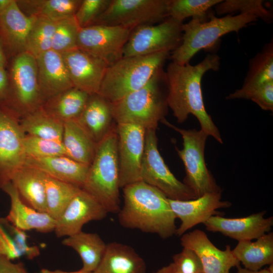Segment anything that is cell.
Returning <instances> with one entry per match:
<instances>
[{
  "instance_id": "cell-37",
  "label": "cell",
  "mask_w": 273,
  "mask_h": 273,
  "mask_svg": "<svg viewBox=\"0 0 273 273\" xmlns=\"http://www.w3.org/2000/svg\"><path fill=\"white\" fill-rule=\"evenodd\" d=\"M214 8L218 15L239 12L241 14L254 15L266 23H271L272 20V14L264 7L262 0L222 1Z\"/></svg>"
},
{
  "instance_id": "cell-38",
  "label": "cell",
  "mask_w": 273,
  "mask_h": 273,
  "mask_svg": "<svg viewBox=\"0 0 273 273\" xmlns=\"http://www.w3.org/2000/svg\"><path fill=\"white\" fill-rule=\"evenodd\" d=\"M79 29L74 17L56 22L52 50L62 54L76 48Z\"/></svg>"
},
{
  "instance_id": "cell-30",
  "label": "cell",
  "mask_w": 273,
  "mask_h": 273,
  "mask_svg": "<svg viewBox=\"0 0 273 273\" xmlns=\"http://www.w3.org/2000/svg\"><path fill=\"white\" fill-rule=\"evenodd\" d=\"M62 243L78 253L82 262L80 269L88 272H93L96 269L107 248V244L98 234L82 231L66 237Z\"/></svg>"
},
{
  "instance_id": "cell-26",
  "label": "cell",
  "mask_w": 273,
  "mask_h": 273,
  "mask_svg": "<svg viewBox=\"0 0 273 273\" xmlns=\"http://www.w3.org/2000/svg\"><path fill=\"white\" fill-rule=\"evenodd\" d=\"M45 175L38 169L24 165L11 179L22 200L42 212H46Z\"/></svg>"
},
{
  "instance_id": "cell-17",
  "label": "cell",
  "mask_w": 273,
  "mask_h": 273,
  "mask_svg": "<svg viewBox=\"0 0 273 273\" xmlns=\"http://www.w3.org/2000/svg\"><path fill=\"white\" fill-rule=\"evenodd\" d=\"M168 200L173 213L181 221L176 232L179 236L198 224L204 223L211 216L220 215L217 209L231 206L230 202L221 200V192L207 193L189 200Z\"/></svg>"
},
{
  "instance_id": "cell-13",
  "label": "cell",
  "mask_w": 273,
  "mask_h": 273,
  "mask_svg": "<svg viewBox=\"0 0 273 273\" xmlns=\"http://www.w3.org/2000/svg\"><path fill=\"white\" fill-rule=\"evenodd\" d=\"M132 30L121 26L92 25L80 28L77 48L95 55L109 66L123 57Z\"/></svg>"
},
{
  "instance_id": "cell-51",
  "label": "cell",
  "mask_w": 273,
  "mask_h": 273,
  "mask_svg": "<svg viewBox=\"0 0 273 273\" xmlns=\"http://www.w3.org/2000/svg\"><path fill=\"white\" fill-rule=\"evenodd\" d=\"M14 0H0V15L13 3Z\"/></svg>"
},
{
  "instance_id": "cell-33",
  "label": "cell",
  "mask_w": 273,
  "mask_h": 273,
  "mask_svg": "<svg viewBox=\"0 0 273 273\" xmlns=\"http://www.w3.org/2000/svg\"><path fill=\"white\" fill-rule=\"evenodd\" d=\"M44 181L46 213L56 220L81 188L47 174L45 175Z\"/></svg>"
},
{
  "instance_id": "cell-24",
  "label": "cell",
  "mask_w": 273,
  "mask_h": 273,
  "mask_svg": "<svg viewBox=\"0 0 273 273\" xmlns=\"http://www.w3.org/2000/svg\"><path fill=\"white\" fill-rule=\"evenodd\" d=\"M113 120L111 103L95 94L89 95L83 111L75 120L98 144L113 127Z\"/></svg>"
},
{
  "instance_id": "cell-12",
  "label": "cell",
  "mask_w": 273,
  "mask_h": 273,
  "mask_svg": "<svg viewBox=\"0 0 273 273\" xmlns=\"http://www.w3.org/2000/svg\"><path fill=\"white\" fill-rule=\"evenodd\" d=\"M25 134L19 116L6 105L0 104V189L11 182L15 173L25 165Z\"/></svg>"
},
{
  "instance_id": "cell-18",
  "label": "cell",
  "mask_w": 273,
  "mask_h": 273,
  "mask_svg": "<svg viewBox=\"0 0 273 273\" xmlns=\"http://www.w3.org/2000/svg\"><path fill=\"white\" fill-rule=\"evenodd\" d=\"M183 248L194 251L202 263L203 273H230L231 269L240 265L230 245L224 250L217 248L209 239L205 233L195 230L181 236Z\"/></svg>"
},
{
  "instance_id": "cell-11",
  "label": "cell",
  "mask_w": 273,
  "mask_h": 273,
  "mask_svg": "<svg viewBox=\"0 0 273 273\" xmlns=\"http://www.w3.org/2000/svg\"><path fill=\"white\" fill-rule=\"evenodd\" d=\"M183 23L168 17L162 22L133 29L124 47L123 57L171 53L181 42Z\"/></svg>"
},
{
  "instance_id": "cell-41",
  "label": "cell",
  "mask_w": 273,
  "mask_h": 273,
  "mask_svg": "<svg viewBox=\"0 0 273 273\" xmlns=\"http://www.w3.org/2000/svg\"><path fill=\"white\" fill-rule=\"evenodd\" d=\"M111 0H82L74 18L80 28L91 25L108 7Z\"/></svg>"
},
{
  "instance_id": "cell-22",
  "label": "cell",
  "mask_w": 273,
  "mask_h": 273,
  "mask_svg": "<svg viewBox=\"0 0 273 273\" xmlns=\"http://www.w3.org/2000/svg\"><path fill=\"white\" fill-rule=\"evenodd\" d=\"M35 17L25 15L16 0L0 15V37L6 53L12 58L26 52L27 38Z\"/></svg>"
},
{
  "instance_id": "cell-7",
  "label": "cell",
  "mask_w": 273,
  "mask_h": 273,
  "mask_svg": "<svg viewBox=\"0 0 273 273\" xmlns=\"http://www.w3.org/2000/svg\"><path fill=\"white\" fill-rule=\"evenodd\" d=\"M160 122L178 132L183 138V149L176 148V150L185 168L183 183L196 198L209 193L221 192L205 163L204 150L208 134L201 129L180 128L165 118Z\"/></svg>"
},
{
  "instance_id": "cell-40",
  "label": "cell",
  "mask_w": 273,
  "mask_h": 273,
  "mask_svg": "<svg viewBox=\"0 0 273 273\" xmlns=\"http://www.w3.org/2000/svg\"><path fill=\"white\" fill-rule=\"evenodd\" d=\"M226 99H243L255 102L265 111H273V80L265 82L254 87L236 90L229 94Z\"/></svg>"
},
{
  "instance_id": "cell-39",
  "label": "cell",
  "mask_w": 273,
  "mask_h": 273,
  "mask_svg": "<svg viewBox=\"0 0 273 273\" xmlns=\"http://www.w3.org/2000/svg\"><path fill=\"white\" fill-rule=\"evenodd\" d=\"M23 147L26 157L45 158L66 155L65 148L61 142L42 139L26 134Z\"/></svg>"
},
{
  "instance_id": "cell-34",
  "label": "cell",
  "mask_w": 273,
  "mask_h": 273,
  "mask_svg": "<svg viewBox=\"0 0 273 273\" xmlns=\"http://www.w3.org/2000/svg\"><path fill=\"white\" fill-rule=\"evenodd\" d=\"M273 80V41L266 43L249 62L241 89H246Z\"/></svg>"
},
{
  "instance_id": "cell-28",
  "label": "cell",
  "mask_w": 273,
  "mask_h": 273,
  "mask_svg": "<svg viewBox=\"0 0 273 273\" xmlns=\"http://www.w3.org/2000/svg\"><path fill=\"white\" fill-rule=\"evenodd\" d=\"M62 143L67 156L86 165H90L98 144L75 120L64 123Z\"/></svg>"
},
{
  "instance_id": "cell-10",
  "label": "cell",
  "mask_w": 273,
  "mask_h": 273,
  "mask_svg": "<svg viewBox=\"0 0 273 273\" xmlns=\"http://www.w3.org/2000/svg\"><path fill=\"white\" fill-rule=\"evenodd\" d=\"M169 0H111L91 25L118 26L133 30L155 24L168 17Z\"/></svg>"
},
{
  "instance_id": "cell-2",
  "label": "cell",
  "mask_w": 273,
  "mask_h": 273,
  "mask_svg": "<svg viewBox=\"0 0 273 273\" xmlns=\"http://www.w3.org/2000/svg\"><path fill=\"white\" fill-rule=\"evenodd\" d=\"M123 205L118 214L124 228L167 239L176 234V218L168 198L160 191L139 181L123 188Z\"/></svg>"
},
{
  "instance_id": "cell-21",
  "label": "cell",
  "mask_w": 273,
  "mask_h": 273,
  "mask_svg": "<svg viewBox=\"0 0 273 273\" xmlns=\"http://www.w3.org/2000/svg\"><path fill=\"white\" fill-rule=\"evenodd\" d=\"M1 189L9 196L11 201L9 212L4 218L7 222L24 231L35 230L43 233L54 231L56 220L47 213L36 210L25 204L11 182Z\"/></svg>"
},
{
  "instance_id": "cell-44",
  "label": "cell",
  "mask_w": 273,
  "mask_h": 273,
  "mask_svg": "<svg viewBox=\"0 0 273 273\" xmlns=\"http://www.w3.org/2000/svg\"><path fill=\"white\" fill-rule=\"evenodd\" d=\"M6 256L11 260L22 256L12 237L0 223V256Z\"/></svg>"
},
{
  "instance_id": "cell-48",
  "label": "cell",
  "mask_w": 273,
  "mask_h": 273,
  "mask_svg": "<svg viewBox=\"0 0 273 273\" xmlns=\"http://www.w3.org/2000/svg\"><path fill=\"white\" fill-rule=\"evenodd\" d=\"M153 273H180L173 262L162 267Z\"/></svg>"
},
{
  "instance_id": "cell-3",
  "label": "cell",
  "mask_w": 273,
  "mask_h": 273,
  "mask_svg": "<svg viewBox=\"0 0 273 273\" xmlns=\"http://www.w3.org/2000/svg\"><path fill=\"white\" fill-rule=\"evenodd\" d=\"M118 135L113 126L97 144L81 189L94 197L108 213H118L120 209Z\"/></svg>"
},
{
  "instance_id": "cell-43",
  "label": "cell",
  "mask_w": 273,
  "mask_h": 273,
  "mask_svg": "<svg viewBox=\"0 0 273 273\" xmlns=\"http://www.w3.org/2000/svg\"><path fill=\"white\" fill-rule=\"evenodd\" d=\"M0 223L7 230L17 247L27 258L32 259L39 254V250L36 246H30L27 243V237L25 231L20 230L7 222L4 218H0Z\"/></svg>"
},
{
  "instance_id": "cell-16",
  "label": "cell",
  "mask_w": 273,
  "mask_h": 273,
  "mask_svg": "<svg viewBox=\"0 0 273 273\" xmlns=\"http://www.w3.org/2000/svg\"><path fill=\"white\" fill-rule=\"evenodd\" d=\"M107 213L94 197L81 189L56 220L54 231L58 238L68 237L82 231L83 225L90 221L103 219Z\"/></svg>"
},
{
  "instance_id": "cell-27",
  "label": "cell",
  "mask_w": 273,
  "mask_h": 273,
  "mask_svg": "<svg viewBox=\"0 0 273 273\" xmlns=\"http://www.w3.org/2000/svg\"><path fill=\"white\" fill-rule=\"evenodd\" d=\"M232 252L244 267L257 271L273 264V233H267L255 241H239Z\"/></svg>"
},
{
  "instance_id": "cell-15",
  "label": "cell",
  "mask_w": 273,
  "mask_h": 273,
  "mask_svg": "<svg viewBox=\"0 0 273 273\" xmlns=\"http://www.w3.org/2000/svg\"><path fill=\"white\" fill-rule=\"evenodd\" d=\"M61 54L74 87L89 95L98 94L108 64L78 48Z\"/></svg>"
},
{
  "instance_id": "cell-6",
  "label": "cell",
  "mask_w": 273,
  "mask_h": 273,
  "mask_svg": "<svg viewBox=\"0 0 273 273\" xmlns=\"http://www.w3.org/2000/svg\"><path fill=\"white\" fill-rule=\"evenodd\" d=\"M164 78L162 68L146 85L111 103L113 119L117 124H132L146 130H156L158 123L164 118L168 106L160 87Z\"/></svg>"
},
{
  "instance_id": "cell-46",
  "label": "cell",
  "mask_w": 273,
  "mask_h": 273,
  "mask_svg": "<svg viewBox=\"0 0 273 273\" xmlns=\"http://www.w3.org/2000/svg\"><path fill=\"white\" fill-rule=\"evenodd\" d=\"M9 92V76L5 68L0 67V104H6Z\"/></svg>"
},
{
  "instance_id": "cell-5",
  "label": "cell",
  "mask_w": 273,
  "mask_h": 273,
  "mask_svg": "<svg viewBox=\"0 0 273 273\" xmlns=\"http://www.w3.org/2000/svg\"><path fill=\"white\" fill-rule=\"evenodd\" d=\"M209 21H202L192 18L182 25V38L180 46L170 53L172 62L180 65L189 63L193 57L200 50L214 46L223 35L238 31L257 20L252 15H227L218 18L210 16Z\"/></svg>"
},
{
  "instance_id": "cell-4",
  "label": "cell",
  "mask_w": 273,
  "mask_h": 273,
  "mask_svg": "<svg viewBox=\"0 0 273 273\" xmlns=\"http://www.w3.org/2000/svg\"><path fill=\"white\" fill-rule=\"evenodd\" d=\"M170 53L122 57L107 67L98 93L111 103L146 85L170 58Z\"/></svg>"
},
{
  "instance_id": "cell-25",
  "label": "cell",
  "mask_w": 273,
  "mask_h": 273,
  "mask_svg": "<svg viewBox=\"0 0 273 273\" xmlns=\"http://www.w3.org/2000/svg\"><path fill=\"white\" fill-rule=\"evenodd\" d=\"M144 259L131 247L113 242L107 244L105 254L93 273H146Z\"/></svg>"
},
{
  "instance_id": "cell-14",
  "label": "cell",
  "mask_w": 273,
  "mask_h": 273,
  "mask_svg": "<svg viewBox=\"0 0 273 273\" xmlns=\"http://www.w3.org/2000/svg\"><path fill=\"white\" fill-rule=\"evenodd\" d=\"M120 188L141 180L146 129L132 124L117 125Z\"/></svg>"
},
{
  "instance_id": "cell-50",
  "label": "cell",
  "mask_w": 273,
  "mask_h": 273,
  "mask_svg": "<svg viewBox=\"0 0 273 273\" xmlns=\"http://www.w3.org/2000/svg\"><path fill=\"white\" fill-rule=\"evenodd\" d=\"M41 273H93L88 272L81 270V269L74 271H65L61 270H50L47 268H43L40 270Z\"/></svg>"
},
{
  "instance_id": "cell-35",
  "label": "cell",
  "mask_w": 273,
  "mask_h": 273,
  "mask_svg": "<svg viewBox=\"0 0 273 273\" xmlns=\"http://www.w3.org/2000/svg\"><path fill=\"white\" fill-rule=\"evenodd\" d=\"M56 26V22L35 16L27 36L26 51L36 58L51 50Z\"/></svg>"
},
{
  "instance_id": "cell-36",
  "label": "cell",
  "mask_w": 273,
  "mask_h": 273,
  "mask_svg": "<svg viewBox=\"0 0 273 273\" xmlns=\"http://www.w3.org/2000/svg\"><path fill=\"white\" fill-rule=\"evenodd\" d=\"M222 0H169L168 17L179 22L190 17L198 18L202 21H207L212 14V8Z\"/></svg>"
},
{
  "instance_id": "cell-29",
  "label": "cell",
  "mask_w": 273,
  "mask_h": 273,
  "mask_svg": "<svg viewBox=\"0 0 273 273\" xmlns=\"http://www.w3.org/2000/svg\"><path fill=\"white\" fill-rule=\"evenodd\" d=\"M89 95L85 92L72 87L51 98L41 107L49 115L64 123L78 118Z\"/></svg>"
},
{
  "instance_id": "cell-49",
  "label": "cell",
  "mask_w": 273,
  "mask_h": 273,
  "mask_svg": "<svg viewBox=\"0 0 273 273\" xmlns=\"http://www.w3.org/2000/svg\"><path fill=\"white\" fill-rule=\"evenodd\" d=\"M7 57L3 41L0 37V67L5 68Z\"/></svg>"
},
{
  "instance_id": "cell-19",
  "label": "cell",
  "mask_w": 273,
  "mask_h": 273,
  "mask_svg": "<svg viewBox=\"0 0 273 273\" xmlns=\"http://www.w3.org/2000/svg\"><path fill=\"white\" fill-rule=\"evenodd\" d=\"M265 211L240 218L213 215L203 224L206 230L219 232L239 241H252L269 233L273 225L272 216L265 218Z\"/></svg>"
},
{
  "instance_id": "cell-45",
  "label": "cell",
  "mask_w": 273,
  "mask_h": 273,
  "mask_svg": "<svg viewBox=\"0 0 273 273\" xmlns=\"http://www.w3.org/2000/svg\"><path fill=\"white\" fill-rule=\"evenodd\" d=\"M0 273H28L21 262L14 263L5 256H0Z\"/></svg>"
},
{
  "instance_id": "cell-42",
  "label": "cell",
  "mask_w": 273,
  "mask_h": 273,
  "mask_svg": "<svg viewBox=\"0 0 273 273\" xmlns=\"http://www.w3.org/2000/svg\"><path fill=\"white\" fill-rule=\"evenodd\" d=\"M173 263L180 273H203L201 260L192 250L183 248L172 257Z\"/></svg>"
},
{
  "instance_id": "cell-9",
  "label": "cell",
  "mask_w": 273,
  "mask_h": 273,
  "mask_svg": "<svg viewBox=\"0 0 273 273\" xmlns=\"http://www.w3.org/2000/svg\"><path fill=\"white\" fill-rule=\"evenodd\" d=\"M141 180L157 189L169 199L189 200L196 198L192 191L176 178L165 163L158 149L156 129L146 130Z\"/></svg>"
},
{
  "instance_id": "cell-20",
  "label": "cell",
  "mask_w": 273,
  "mask_h": 273,
  "mask_svg": "<svg viewBox=\"0 0 273 273\" xmlns=\"http://www.w3.org/2000/svg\"><path fill=\"white\" fill-rule=\"evenodd\" d=\"M36 60L42 105L60 93L74 87L60 53L51 49L39 55Z\"/></svg>"
},
{
  "instance_id": "cell-32",
  "label": "cell",
  "mask_w": 273,
  "mask_h": 273,
  "mask_svg": "<svg viewBox=\"0 0 273 273\" xmlns=\"http://www.w3.org/2000/svg\"><path fill=\"white\" fill-rule=\"evenodd\" d=\"M26 134L62 143L64 123L47 113L42 107L20 118Z\"/></svg>"
},
{
  "instance_id": "cell-1",
  "label": "cell",
  "mask_w": 273,
  "mask_h": 273,
  "mask_svg": "<svg viewBox=\"0 0 273 273\" xmlns=\"http://www.w3.org/2000/svg\"><path fill=\"white\" fill-rule=\"evenodd\" d=\"M220 58L208 54L199 63L180 65L171 62L167 66L165 77L167 89L166 102L177 122L183 123L189 114L195 116L201 129L220 144L223 143L219 130L204 106L201 80L207 71H217Z\"/></svg>"
},
{
  "instance_id": "cell-23",
  "label": "cell",
  "mask_w": 273,
  "mask_h": 273,
  "mask_svg": "<svg viewBox=\"0 0 273 273\" xmlns=\"http://www.w3.org/2000/svg\"><path fill=\"white\" fill-rule=\"evenodd\" d=\"M25 165L81 188L85 181L89 167L66 155L45 158L26 157Z\"/></svg>"
},
{
  "instance_id": "cell-31",
  "label": "cell",
  "mask_w": 273,
  "mask_h": 273,
  "mask_svg": "<svg viewBox=\"0 0 273 273\" xmlns=\"http://www.w3.org/2000/svg\"><path fill=\"white\" fill-rule=\"evenodd\" d=\"M82 0H19L20 10L29 17L43 16L57 22L74 17Z\"/></svg>"
},
{
  "instance_id": "cell-8",
  "label": "cell",
  "mask_w": 273,
  "mask_h": 273,
  "mask_svg": "<svg viewBox=\"0 0 273 273\" xmlns=\"http://www.w3.org/2000/svg\"><path fill=\"white\" fill-rule=\"evenodd\" d=\"M8 76L6 105L20 118L42 106L35 57L27 52L13 57Z\"/></svg>"
},
{
  "instance_id": "cell-47",
  "label": "cell",
  "mask_w": 273,
  "mask_h": 273,
  "mask_svg": "<svg viewBox=\"0 0 273 273\" xmlns=\"http://www.w3.org/2000/svg\"><path fill=\"white\" fill-rule=\"evenodd\" d=\"M237 273H273V264L269 265L267 268L260 269L257 271H253L242 267L240 265L237 267Z\"/></svg>"
}]
</instances>
